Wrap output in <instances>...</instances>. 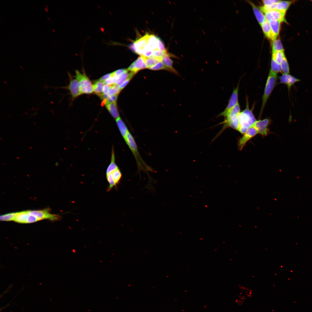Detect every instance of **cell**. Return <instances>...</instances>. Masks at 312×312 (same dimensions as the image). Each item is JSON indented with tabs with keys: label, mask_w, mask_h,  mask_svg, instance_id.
Returning <instances> with one entry per match:
<instances>
[{
	"label": "cell",
	"mask_w": 312,
	"mask_h": 312,
	"mask_svg": "<svg viewBox=\"0 0 312 312\" xmlns=\"http://www.w3.org/2000/svg\"><path fill=\"white\" fill-rule=\"evenodd\" d=\"M238 118L239 127L238 131L243 134L256 121L252 111L249 108L248 101L246 102L245 109L240 112Z\"/></svg>",
	"instance_id": "obj_3"
},
{
	"label": "cell",
	"mask_w": 312,
	"mask_h": 312,
	"mask_svg": "<svg viewBox=\"0 0 312 312\" xmlns=\"http://www.w3.org/2000/svg\"><path fill=\"white\" fill-rule=\"evenodd\" d=\"M138 47L136 53L146 57H153L157 51L166 50L159 38L148 33L139 39Z\"/></svg>",
	"instance_id": "obj_1"
},
{
	"label": "cell",
	"mask_w": 312,
	"mask_h": 312,
	"mask_svg": "<svg viewBox=\"0 0 312 312\" xmlns=\"http://www.w3.org/2000/svg\"><path fill=\"white\" fill-rule=\"evenodd\" d=\"M29 214L36 217L39 220L49 219L55 221L60 220V215L51 213L49 209L41 210H28Z\"/></svg>",
	"instance_id": "obj_7"
},
{
	"label": "cell",
	"mask_w": 312,
	"mask_h": 312,
	"mask_svg": "<svg viewBox=\"0 0 312 312\" xmlns=\"http://www.w3.org/2000/svg\"><path fill=\"white\" fill-rule=\"evenodd\" d=\"M127 70V69H121L118 70L112 73V77L117 78L119 76Z\"/></svg>",
	"instance_id": "obj_35"
},
{
	"label": "cell",
	"mask_w": 312,
	"mask_h": 312,
	"mask_svg": "<svg viewBox=\"0 0 312 312\" xmlns=\"http://www.w3.org/2000/svg\"><path fill=\"white\" fill-rule=\"evenodd\" d=\"M264 34L268 38L272 41L276 39V37L272 32L269 22L266 20L261 25Z\"/></svg>",
	"instance_id": "obj_16"
},
{
	"label": "cell",
	"mask_w": 312,
	"mask_h": 312,
	"mask_svg": "<svg viewBox=\"0 0 312 312\" xmlns=\"http://www.w3.org/2000/svg\"><path fill=\"white\" fill-rule=\"evenodd\" d=\"M105 84L103 82L98 80L93 85V92L99 96L103 94V89Z\"/></svg>",
	"instance_id": "obj_25"
},
{
	"label": "cell",
	"mask_w": 312,
	"mask_h": 312,
	"mask_svg": "<svg viewBox=\"0 0 312 312\" xmlns=\"http://www.w3.org/2000/svg\"><path fill=\"white\" fill-rule=\"evenodd\" d=\"M147 68L144 59L142 56H140L132 63L127 70L135 74L140 70Z\"/></svg>",
	"instance_id": "obj_11"
},
{
	"label": "cell",
	"mask_w": 312,
	"mask_h": 312,
	"mask_svg": "<svg viewBox=\"0 0 312 312\" xmlns=\"http://www.w3.org/2000/svg\"><path fill=\"white\" fill-rule=\"evenodd\" d=\"M124 140L135 159L138 171H143L146 172L148 171L153 172L152 168L148 166L142 158L135 140L129 132Z\"/></svg>",
	"instance_id": "obj_2"
},
{
	"label": "cell",
	"mask_w": 312,
	"mask_h": 312,
	"mask_svg": "<svg viewBox=\"0 0 312 312\" xmlns=\"http://www.w3.org/2000/svg\"><path fill=\"white\" fill-rule=\"evenodd\" d=\"M122 173L118 168L114 171L106 174V178L109 184L108 190L109 191L114 187L116 186L120 182L122 177Z\"/></svg>",
	"instance_id": "obj_9"
},
{
	"label": "cell",
	"mask_w": 312,
	"mask_h": 312,
	"mask_svg": "<svg viewBox=\"0 0 312 312\" xmlns=\"http://www.w3.org/2000/svg\"><path fill=\"white\" fill-rule=\"evenodd\" d=\"M105 106L112 116L116 119L119 116L116 102L105 104Z\"/></svg>",
	"instance_id": "obj_20"
},
{
	"label": "cell",
	"mask_w": 312,
	"mask_h": 312,
	"mask_svg": "<svg viewBox=\"0 0 312 312\" xmlns=\"http://www.w3.org/2000/svg\"><path fill=\"white\" fill-rule=\"evenodd\" d=\"M115 155L114 148H112V153L111 162L107 167L106 174L111 172L118 168V167L115 162Z\"/></svg>",
	"instance_id": "obj_26"
},
{
	"label": "cell",
	"mask_w": 312,
	"mask_h": 312,
	"mask_svg": "<svg viewBox=\"0 0 312 312\" xmlns=\"http://www.w3.org/2000/svg\"><path fill=\"white\" fill-rule=\"evenodd\" d=\"M118 95H112L109 96L106 99L105 104L116 102Z\"/></svg>",
	"instance_id": "obj_37"
},
{
	"label": "cell",
	"mask_w": 312,
	"mask_h": 312,
	"mask_svg": "<svg viewBox=\"0 0 312 312\" xmlns=\"http://www.w3.org/2000/svg\"><path fill=\"white\" fill-rule=\"evenodd\" d=\"M257 134V130L253 126L248 129L238 140L237 146L239 150L241 151L247 142Z\"/></svg>",
	"instance_id": "obj_8"
},
{
	"label": "cell",
	"mask_w": 312,
	"mask_h": 312,
	"mask_svg": "<svg viewBox=\"0 0 312 312\" xmlns=\"http://www.w3.org/2000/svg\"><path fill=\"white\" fill-rule=\"evenodd\" d=\"M29 215L28 210L17 212L13 221L19 223H26Z\"/></svg>",
	"instance_id": "obj_21"
},
{
	"label": "cell",
	"mask_w": 312,
	"mask_h": 312,
	"mask_svg": "<svg viewBox=\"0 0 312 312\" xmlns=\"http://www.w3.org/2000/svg\"><path fill=\"white\" fill-rule=\"evenodd\" d=\"M280 1L279 0H265L262 1L264 6H269L277 3Z\"/></svg>",
	"instance_id": "obj_36"
},
{
	"label": "cell",
	"mask_w": 312,
	"mask_h": 312,
	"mask_svg": "<svg viewBox=\"0 0 312 312\" xmlns=\"http://www.w3.org/2000/svg\"><path fill=\"white\" fill-rule=\"evenodd\" d=\"M52 30L53 31H54V32H55V30H54V29H52Z\"/></svg>",
	"instance_id": "obj_45"
},
{
	"label": "cell",
	"mask_w": 312,
	"mask_h": 312,
	"mask_svg": "<svg viewBox=\"0 0 312 312\" xmlns=\"http://www.w3.org/2000/svg\"><path fill=\"white\" fill-rule=\"evenodd\" d=\"M45 8H48V6H47V5H45Z\"/></svg>",
	"instance_id": "obj_43"
},
{
	"label": "cell",
	"mask_w": 312,
	"mask_h": 312,
	"mask_svg": "<svg viewBox=\"0 0 312 312\" xmlns=\"http://www.w3.org/2000/svg\"><path fill=\"white\" fill-rule=\"evenodd\" d=\"M272 52L279 51H284L281 41L279 39L273 40L272 43Z\"/></svg>",
	"instance_id": "obj_28"
},
{
	"label": "cell",
	"mask_w": 312,
	"mask_h": 312,
	"mask_svg": "<svg viewBox=\"0 0 312 312\" xmlns=\"http://www.w3.org/2000/svg\"><path fill=\"white\" fill-rule=\"evenodd\" d=\"M286 58L284 51L272 52V59L281 64L283 60Z\"/></svg>",
	"instance_id": "obj_27"
},
{
	"label": "cell",
	"mask_w": 312,
	"mask_h": 312,
	"mask_svg": "<svg viewBox=\"0 0 312 312\" xmlns=\"http://www.w3.org/2000/svg\"><path fill=\"white\" fill-rule=\"evenodd\" d=\"M149 69L153 70H165L169 71L168 69L164 65L161 61L159 62Z\"/></svg>",
	"instance_id": "obj_34"
},
{
	"label": "cell",
	"mask_w": 312,
	"mask_h": 312,
	"mask_svg": "<svg viewBox=\"0 0 312 312\" xmlns=\"http://www.w3.org/2000/svg\"><path fill=\"white\" fill-rule=\"evenodd\" d=\"M76 79L78 81L81 94H90L93 92V85L88 77L78 70L75 71Z\"/></svg>",
	"instance_id": "obj_5"
},
{
	"label": "cell",
	"mask_w": 312,
	"mask_h": 312,
	"mask_svg": "<svg viewBox=\"0 0 312 312\" xmlns=\"http://www.w3.org/2000/svg\"><path fill=\"white\" fill-rule=\"evenodd\" d=\"M128 71V70L116 78L115 84L119 86L125 81L130 76V73H129Z\"/></svg>",
	"instance_id": "obj_30"
},
{
	"label": "cell",
	"mask_w": 312,
	"mask_h": 312,
	"mask_svg": "<svg viewBox=\"0 0 312 312\" xmlns=\"http://www.w3.org/2000/svg\"><path fill=\"white\" fill-rule=\"evenodd\" d=\"M17 213V212H12L1 215L0 220L3 221H13Z\"/></svg>",
	"instance_id": "obj_31"
},
{
	"label": "cell",
	"mask_w": 312,
	"mask_h": 312,
	"mask_svg": "<svg viewBox=\"0 0 312 312\" xmlns=\"http://www.w3.org/2000/svg\"><path fill=\"white\" fill-rule=\"evenodd\" d=\"M116 78L113 77H111L105 80L103 83L105 84L111 85L115 84Z\"/></svg>",
	"instance_id": "obj_39"
},
{
	"label": "cell",
	"mask_w": 312,
	"mask_h": 312,
	"mask_svg": "<svg viewBox=\"0 0 312 312\" xmlns=\"http://www.w3.org/2000/svg\"><path fill=\"white\" fill-rule=\"evenodd\" d=\"M44 9L45 10V11H46V12H48V9H47V8H44Z\"/></svg>",
	"instance_id": "obj_42"
},
{
	"label": "cell",
	"mask_w": 312,
	"mask_h": 312,
	"mask_svg": "<svg viewBox=\"0 0 312 312\" xmlns=\"http://www.w3.org/2000/svg\"><path fill=\"white\" fill-rule=\"evenodd\" d=\"M116 121L120 133L125 139L127 135L129 132L128 129L120 117L116 119Z\"/></svg>",
	"instance_id": "obj_18"
},
{
	"label": "cell",
	"mask_w": 312,
	"mask_h": 312,
	"mask_svg": "<svg viewBox=\"0 0 312 312\" xmlns=\"http://www.w3.org/2000/svg\"><path fill=\"white\" fill-rule=\"evenodd\" d=\"M311 1H312V0Z\"/></svg>",
	"instance_id": "obj_46"
},
{
	"label": "cell",
	"mask_w": 312,
	"mask_h": 312,
	"mask_svg": "<svg viewBox=\"0 0 312 312\" xmlns=\"http://www.w3.org/2000/svg\"><path fill=\"white\" fill-rule=\"evenodd\" d=\"M286 12L277 10H273L264 12L266 20L268 21L275 20L283 21L284 20Z\"/></svg>",
	"instance_id": "obj_12"
},
{
	"label": "cell",
	"mask_w": 312,
	"mask_h": 312,
	"mask_svg": "<svg viewBox=\"0 0 312 312\" xmlns=\"http://www.w3.org/2000/svg\"><path fill=\"white\" fill-rule=\"evenodd\" d=\"M172 56L173 57V55L167 52L162 57L161 62L168 69L169 71L176 74H178V72L173 67V61L170 58Z\"/></svg>",
	"instance_id": "obj_15"
},
{
	"label": "cell",
	"mask_w": 312,
	"mask_h": 312,
	"mask_svg": "<svg viewBox=\"0 0 312 312\" xmlns=\"http://www.w3.org/2000/svg\"><path fill=\"white\" fill-rule=\"evenodd\" d=\"M144 59L147 68L149 69L159 62L161 61L162 57H146L142 56Z\"/></svg>",
	"instance_id": "obj_23"
},
{
	"label": "cell",
	"mask_w": 312,
	"mask_h": 312,
	"mask_svg": "<svg viewBox=\"0 0 312 312\" xmlns=\"http://www.w3.org/2000/svg\"><path fill=\"white\" fill-rule=\"evenodd\" d=\"M239 84L238 83L236 87L234 89L226 107L222 112L218 115V117L222 116L224 117L238 102Z\"/></svg>",
	"instance_id": "obj_10"
},
{
	"label": "cell",
	"mask_w": 312,
	"mask_h": 312,
	"mask_svg": "<svg viewBox=\"0 0 312 312\" xmlns=\"http://www.w3.org/2000/svg\"><path fill=\"white\" fill-rule=\"evenodd\" d=\"M68 89L73 99L82 94L79 83L76 79H71Z\"/></svg>",
	"instance_id": "obj_14"
},
{
	"label": "cell",
	"mask_w": 312,
	"mask_h": 312,
	"mask_svg": "<svg viewBox=\"0 0 312 312\" xmlns=\"http://www.w3.org/2000/svg\"><path fill=\"white\" fill-rule=\"evenodd\" d=\"M249 3L252 7L253 12L258 21L261 25L266 20L265 15L253 3L250 2H249Z\"/></svg>",
	"instance_id": "obj_19"
},
{
	"label": "cell",
	"mask_w": 312,
	"mask_h": 312,
	"mask_svg": "<svg viewBox=\"0 0 312 312\" xmlns=\"http://www.w3.org/2000/svg\"><path fill=\"white\" fill-rule=\"evenodd\" d=\"M47 19H48V20H49V21H50V18H49V17H47Z\"/></svg>",
	"instance_id": "obj_44"
},
{
	"label": "cell",
	"mask_w": 312,
	"mask_h": 312,
	"mask_svg": "<svg viewBox=\"0 0 312 312\" xmlns=\"http://www.w3.org/2000/svg\"><path fill=\"white\" fill-rule=\"evenodd\" d=\"M39 220L36 217L33 215L30 214L29 213V215L27 218V219L26 221V223H33L36 222Z\"/></svg>",
	"instance_id": "obj_38"
},
{
	"label": "cell",
	"mask_w": 312,
	"mask_h": 312,
	"mask_svg": "<svg viewBox=\"0 0 312 312\" xmlns=\"http://www.w3.org/2000/svg\"><path fill=\"white\" fill-rule=\"evenodd\" d=\"M118 86L114 84L110 85L108 94L109 96L114 95H118L120 91Z\"/></svg>",
	"instance_id": "obj_32"
},
{
	"label": "cell",
	"mask_w": 312,
	"mask_h": 312,
	"mask_svg": "<svg viewBox=\"0 0 312 312\" xmlns=\"http://www.w3.org/2000/svg\"><path fill=\"white\" fill-rule=\"evenodd\" d=\"M271 122V120L270 118H266L262 120H257L252 126L257 130L258 134L266 136L272 133L268 128Z\"/></svg>",
	"instance_id": "obj_6"
},
{
	"label": "cell",
	"mask_w": 312,
	"mask_h": 312,
	"mask_svg": "<svg viewBox=\"0 0 312 312\" xmlns=\"http://www.w3.org/2000/svg\"><path fill=\"white\" fill-rule=\"evenodd\" d=\"M293 1H281L275 4V10L286 12Z\"/></svg>",
	"instance_id": "obj_22"
},
{
	"label": "cell",
	"mask_w": 312,
	"mask_h": 312,
	"mask_svg": "<svg viewBox=\"0 0 312 312\" xmlns=\"http://www.w3.org/2000/svg\"><path fill=\"white\" fill-rule=\"evenodd\" d=\"M110 86V85L107 84H105L104 85L103 89V94H108Z\"/></svg>",
	"instance_id": "obj_41"
},
{
	"label": "cell",
	"mask_w": 312,
	"mask_h": 312,
	"mask_svg": "<svg viewBox=\"0 0 312 312\" xmlns=\"http://www.w3.org/2000/svg\"><path fill=\"white\" fill-rule=\"evenodd\" d=\"M112 76V73H109L106 74L101 77L99 80L104 82L105 80Z\"/></svg>",
	"instance_id": "obj_40"
},
{
	"label": "cell",
	"mask_w": 312,
	"mask_h": 312,
	"mask_svg": "<svg viewBox=\"0 0 312 312\" xmlns=\"http://www.w3.org/2000/svg\"><path fill=\"white\" fill-rule=\"evenodd\" d=\"M282 22L275 20L268 22L272 32L276 38L279 34L280 24Z\"/></svg>",
	"instance_id": "obj_24"
},
{
	"label": "cell",
	"mask_w": 312,
	"mask_h": 312,
	"mask_svg": "<svg viewBox=\"0 0 312 312\" xmlns=\"http://www.w3.org/2000/svg\"><path fill=\"white\" fill-rule=\"evenodd\" d=\"M270 70L273 72L278 73H282L281 64L272 59Z\"/></svg>",
	"instance_id": "obj_29"
},
{
	"label": "cell",
	"mask_w": 312,
	"mask_h": 312,
	"mask_svg": "<svg viewBox=\"0 0 312 312\" xmlns=\"http://www.w3.org/2000/svg\"><path fill=\"white\" fill-rule=\"evenodd\" d=\"M277 79V74L270 70L266 81L262 98L260 116L261 115L268 99L275 87Z\"/></svg>",
	"instance_id": "obj_4"
},
{
	"label": "cell",
	"mask_w": 312,
	"mask_h": 312,
	"mask_svg": "<svg viewBox=\"0 0 312 312\" xmlns=\"http://www.w3.org/2000/svg\"><path fill=\"white\" fill-rule=\"evenodd\" d=\"M280 83L286 85L289 92L292 86L295 83L300 81V80L289 74L282 73L279 77Z\"/></svg>",
	"instance_id": "obj_13"
},
{
	"label": "cell",
	"mask_w": 312,
	"mask_h": 312,
	"mask_svg": "<svg viewBox=\"0 0 312 312\" xmlns=\"http://www.w3.org/2000/svg\"><path fill=\"white\" fill-rule=\"evenodd\" d=\"M240 106L238 102L236 105L224 117L223 122L228 121L237 116L240 112Z\"/></svg>",
	"instance_id": "obj_17"
},
{
	"label": "cell",
	"mask_w": 312,
	"mask_h": 312,
	"mask_svg": "<svg viewBox=\"0 0 312 312\" xmlns=\"http://www.w3.org/2000/svg\"><path fill=\"white\" fill-rule=\"evenodd\" d=\"M282 72L284 74H289V65L286 58H284L281 63Z\"/></svg>",
	"instance_id": "obj_33"
}]
</instances>
